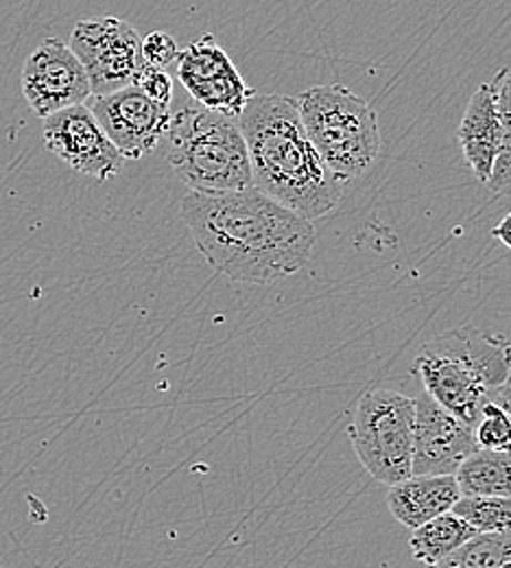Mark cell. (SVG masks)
<instances>
[{
  "label": "cell",
  "mask_w": 511,
  "mask_h": 568,
  "mask_svg": "<svg viewBox=\"0 0 511 568\" xmlns=\"http://www.w3.org/2000/svg\"><path fill=\"white\" fill-rule=\"evenodd\" d=\"M180 213L206 263L234 283L272 284L293 276L306 267L317 243L310 221L256 186L191 191Z\"/></svg>",
  "instance_id": "cell-1"
},
{
  "label": "cell",
  "mask_w": 511,
  "mask_h": 568,
  "mask_svg": "<svg viewBox=\"0 0 511 568\" xmlns=\"http://www.w3.org/2000/svg\"><path fill=\"white\" fill-rule=\"evenodd\" d=\"M236 121L249 153L252 184L260 193L310 223L339 206L344 184L308 139L295 99L254 94Z\"/></svg>",
  "instance_id": "cell-2"
},
{
  "label": "cell",
  "mask_w": 511,
  "mask_h": 568,
  "mask_svg": "<svg viewBox=\"0 0 511 568\" xmlns=\"http://www.w3.org/2000/svg\"><path fill=\"white\" fill-rule=\"evenodd\" d=\"M413 372L438 405L472 428L492 392L511 381V342L486 328L459 326L429 342Z\"/></svg>",
  "instance_id": "cell-3"
},
{
  "label": "cell",
  "mask_w": 511,
  "mask_h": 568,
  "mask_svg": "<svg viewBox=\"0 0 511 568\" xmlns=\"http://www.w3.org/2000/svg\"><path fill=\"white\" fill-rule=\"evenodd\" d=\"M168 164L195 193L243 191L252 184L247 144L236 119L202 105H184L171 116Z\"/></svg>",
  "instance_id": "cell-4"
},
{
  "label": "cell",
  "mask_w": 511,
  "mask_h": 568,
  "mask_svg": "<svg viewBox=\"0 0 511 568\" xmlns=\"http://www.w3.org/2000/svg\"><path fill=\"white\" fill-rule=\"evenodd\" d=\"M302 125L330 169L346 186L367 173L380 155L376 110L344 85H315L299 94Z\"/></svg>",
  "instance_id": "cell-5"
},
{
  "label": "cell",
  "mask_w": 511,
  "mask_h": 568,
  "mask_svg": "<svg viewBox=\"0 0 511 568\" xmlns=\"http://www.w3.org/2000/svg\"><path fill=\"white\" fill-rule=\"evenodd\" d=\"M416 405L411 398L374 389L364 394L348 428L352 446L369 477L396 486L411 477Z\"/></svg>",
  "instance_id": "cell-6"
},
{
  "label": "cell",
  "mask_w": 511,
  "mask_h": 568,
  "mask_svg": "<svg viewBox=\"0 0 511 568\" xmlns=\"http://www.w3.org/2000/svg\"><path fill=\"white\" fill-rule=\"evenodd\" d=\"M69 47L88 74L92 97L132 85L145 64L143 38L130 22L114 16L79 20Z\"/></svg>",
  "instance_id": "cell-7"
},
{
  "label": "cell",
  "mask_w": 511,
  "mask_h": 568,
  "mask_svg": "<svg viewBox=\"0 0 511 568\" xmlns=\"http://www.w3.org/2000/svg\"><path fill=\"white\" fill-rule=\"evenodd\" d=\"M175 62L182 85L197 105L227 119H238L247 101L256 94L211 33L193 40L180 51Z\"/></svg>",
  "instance_id": "cell-8"
},
{
  "label": "cell",
  "mask_w": 511,
  "mask_h": 568,
  "mask_svg": "<svg viewBox=\"0 0 511 568\" xmlns=\"http://www.w3.org/2000/svg\"><path fill=\"white\" fill-rule=\"evenodd\" d=\"M88 108L125 160H141L166 136L171 110L153 103L136 85L90 97Z\"/></svg>",
  "instance_id": "cell-9"
},
{
  "label": "cell",
  "mask_w": 511,
  "mask_h": 568,
  "mask_svg": "<svg viewBox=\"0 0 511 568\" xmlns=\"http://www.w3.org/2000/svg\"><path fill=\"white\" fill-rule=\"evenodd\" d=\"M22 94L33 114L47 119L83 105L92 97V88L71 47L60 38H49L24 62Z\"/></svg>",
  "instance_id": "cell-10"
},
{
  "label": "cell",
  "mask_w": 511,
  "mask_h": 568,
  "mask_svg": "<svg viewBox=\"0 0 511 568\" xmlns=\"http://www.w3.org/2000/svg\"><path fill=\"white\" fill-rule=\"evenodd\" d=\"M44 144L67 166L99 182L116 178L125 164L85 103L47 116Z\"/></svg>",
  "instance_id": "cell-11"
},
{
  "label": "cell",
  "mask_w": 511,
  "mask_h": 568,
  "mask_svg": "<svg viewBox=\"0 0 511 568\" xmlns=\"http://www.w3.org/2000/svg\"><path fill=\"white\" fill-rule=\"evenodd\" d=\"M413 464L416 477L457 475L459 466L479 448L472 428L446 412L427 392L416 400Z\"/></svg>",
  "instance_id": "cell-12"
},
{
  "label": "cell",
  "mask_w": 511,
  "mask_h": 568,
  "mask_svg": "<svg viewBox=\"0 0 511 568\" xmlns=\"http://www.w3.org/2000/svg\"><path fill=\"white\" fill-rule=\"evenodd\" d=\"M457 139L474 178L488 186L503 141L494 81L481 83L470 97V103L457 128Z\"/></svg>",
  "instance_id": "cell-13"
},
{
  "label": "cell",
  "mask_w": 511,
  "mask_h": 568,
  "mask_svg": "<svg viewBox=\"0 0 511 568\" xmlns=\"http://www.w3.org/2000/svg\"><path fill=\"white\" fill-rule=\"evenodd\" d=\"M459 498L461 493L452 475H443V477L411 475L409 479L396 486H389L387 507L400 525L409 529H418L441 514L452 511Z\"/></svg>",
  "instance_id": "cell-14"
},
{
  "label": "cell",
  "mask_w": 511,
  "mask_h": 568,
  "mask_svg": "<svg viewBox=\"0 0 511 568\" xmlns=\"http://www.w3.org/2000/svg\"><path fill=\"white\" fill-rule=\"evenodd\" d=\"M454 479L461 497H511V450L477 448Z\"/></svg>",
  "instance_id": "cell-15"
},
{
  "label": "cell",
  "mask_w": 511,
  "mask_h": 568,
  "mask_svg": "<svg viewBox=\"0 0 511 568\" xmlns=\"http://www.w3.org/2000/svg\"><path fill=\"white\" fill-rule=\"evenodd\" d=\"M474 536L477 531L463 518H459L454 511H446L438 518L425 523L422 527L413 529L409 538V547H411V556L420 565L436 567Z\"/></svg>",
  "instance_id": "cell-16"
},
{
  "label": "cell",
  "mask_w": 511,
  "mask_h": 568,
  "mask_svg": "<svg viewBox=\"0 0 511 568\" xmlns=\"http://www.w3.org/2000/svg\"><path fill=\"white\" fill-rule=\"evenodd\" d=\"M510 534H477L446 560L429 568H510Z\"/></svg>",
  "instance_id": "cell-17"
},
{
  "label": "cell",
  "mask_w": 511,
  "mask_h": 568,
  "mask_svg": "<svg viewBox=\"0 0 511 568\" xmlns=\"http://www.w3.org/2000/svg\"><path fill=\"white\" fill-rule=\"evenodd\" d=\"M452 511L477 534L511 531V497H461Z\"/></svg>",
  "instance_id": "cell-18"
},
{
  "label": "cell",
  "mask_w": 511,
  "mask_h": 568,
  "mask_svg": "<svg viewBox=\"0 0 511 568\" xmlns=\"http://www.w3.org/2000/svg\"><path fill=\"white\" fill-rule=\"evenodd\" d=\"M492 81L497 85V103L501 114L503 141H501L499 158L494 162V171L488 182V189H492L494 193H511V67L499 72Z\"/></svg>",
  "instance_id": "cell-19"
},
{
  "label": "cell",
  "mask_w": 511,
  "mask_h": 568,
  "mask_svg": "<svg viewBox=\"0 0 511 568\" xmlns=\"http://www.w3.org/2000/svg\"><path fill=\"white\" fill-rule=\"evenodd\" d=\"M479 448L511 450V418L494 403H488L472 426Z\"/></svg>",
  "instance_id": "cell-20"
},
{
  "label": "cell",
  "mask_w": 511,
  "mask_h": 568,
  "mask_svg": "<svg viewBox=\"0 0 511 568\" xmlns=\"http://www.w3.org/2000/svg\"><path fill=\"white\" fill-rule=\"evenodd\" d=\"M132 85H136L153 103H157L162 108H168L173 101V79L168 72L162 71V69L143 64V69L134 77Z\"/></svg>",
  "instance_id": "cell-21"
},
{
  "label": "cell",
  "mask_w": 511,
  "mask_h": 568,
  "mask_svg": "<svg viewBox=\"0 0 511 568\" xmlns=\"http://www.w3.org/2000/svg\"><path fill=\"white\" fill-rule=\"evenodd\" d=\"M177 55H180L177 42L164 31H153L143 40V60L149 67L164 71L171 62L177 60Z\"/></svg>",
  "instance_id": "cell-22"
},
{
  "label": "cell",
  "mask_w": 511,
  "mask_h": 568,
  "mask_svg": "<svg viewBox=\"0 0 511 568\" xmlns=\"http://www.w3.org/2000/svg\"><path fill=\"white\" fill-rule=\"evenodd\" d=\"M490 403H494V405H499L508 416L511 418V381H508L505 385H501L499 389H494L492 392V396H490Z\"/></svg>",
  "instance_id": "cell-23"
},
{
  "label": "cell",
  "mask_w": 511,
  "mask_h": 568,
  "mask_svg": "<svg viewBox=\"0 0 511 568\" xmlns=\"http://www.w3.org/2000/svg\"><path fill=\"white\" fill-rule=\"evenodd\" d=\"M492 236H494L497 241H501L508 250H511V213L505 214V216L499 221V225L492 230Z\"/></svg>",
  "instance_id": "cell-24"
},
{
  "label": "cell",
  "mask_w": 511,
  "mask_h": 568,
  "mask_svg": "<svg viewBox=\"0 0 511 568\" xmlns=\"http://www.w3.org/2000/svg\"><path fill=\"white\" fill-rule=\"evenodd\" d=\"M511 568V567H510Z\"/></svg>",
  "instance_id": "cell-25"
}]
</instances>
